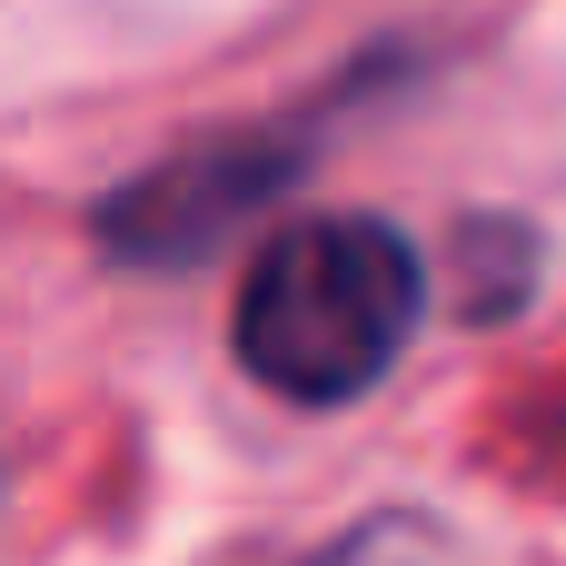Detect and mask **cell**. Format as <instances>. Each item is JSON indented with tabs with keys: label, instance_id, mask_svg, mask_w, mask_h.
Masks as SVG:
<instances>
[{
	"label": "cell",
	"instance_id": "obj_1",
	"mask_svg": "<svg viewBox=\"0 0 566 566\" xmlns=\"http://www.w3.org/2000/svg\"><path fill=\"white\" fill-rule=\"evenodd\" d=\"M418 298H428L418 249L388 219L318 209V219H289V229L259 239V259L239 279V308H229V348L269 398L348 408L418 338Z\"/></svg>",
	"mask_w": 566,
	"mask_h": 566
},
{
	"label": "cell",
	"instance_id": "obj_2",
	"mask_svg": "<svg viewBox=\"0 0 566 566\" xmlns=\"http://www.w3.org/2000/svg\"><path fill=\"white\" fill-rule=\"evenodd\" d=\"M298 129H249V139H209V149H179L159 169H139L129 189L99 199V249L129 259V269H189L209 259L249 209H269L289 179H298Z\"/></svg>",
	"mask_w": 566,
	"mask_h": 566
},
{
	"label": "cell",
	"instance_id": "obj_3",
	"mask_svg": "<svg viewBox=\"0 0 566 566\" xmlns=\"http://www.w3.org/2000/svg\"><path fill=\"white\" fill-rule=\"evenodd\" d=\"M298 566H448V537H438L428 517H368V527H348L328 557H298Z\"/></svg>",
	"mask_w": 566,
	"mask_h": 566
}]
</instances>
